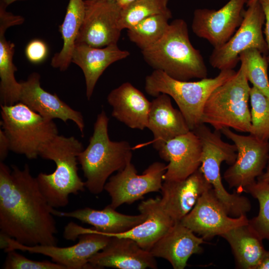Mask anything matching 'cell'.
<instances>
[{
	"instance_id": "obj_1",
	"label": "cell",
	"mask_w": 269,
	"mask_h": 269,
	"mask_svg": "<svg viewBox=\"0 0 269 269\" xmlns=\"http://www.w3.org/2000/svg\"><path fill=\"white\" fill-rule=\"evenodd\" d=\"M54 209L27 164L10 170L0 162V234L26 246L57 245Z\"/></svg>"
},
{
	"instance_id": "obj_2",
	"label": "cell",
	"mask_w": 269,
	"mask_h": 269,
	"mask_svg": "<svg viewBox=\"0 0 269 269\" xmlns=\"http://www.w3.org/2000/svg\"><path fill=\"white\" fill-rule=\"evenodd\" d=\"M141 53L154 70H161L175 79L188 81L207 78L203 57L191 44L187 23L182 19L173 20L163 36L141 50Z\"/></svg>"
},
{
	"instance_id": "obj_3",
	"label": "cell",
	"mask_w": 269,
	"mask_h": 269,
	"mask_svg": "<svg viewBox=\"0 0 269 269\" xmlns=\"http://www.w3.org/2000/svg\"><path fill=\"white\" fill-rule=\"evenodd\" d=\"M83 150L82 143L74 136L59 134L40 148L39 156L56 164L52 173L40 172L36 177L41 192L53 208L65 207L70 195L84 191L85 182L79 177L78 168V156Z\"/></svg>"
},
{
	"instance_id": "obj_4",
	"label": "cell",
	"mask_w": 269,
	"mask_h": 269,
	"mask_svg": "<svg viewBox=\"0 0 269 269\" xmlns=\"http://www.w3.org/2000/svg\"><path fill=\"white\" fill-rule=\"evenodd\" d=\"M109 120L104 110L98 115L89 144L78 156L85 187L93 194L101 193L110 176L124 169L132 158L133 148L128 141L110 139Z\"/></svg>"
},
{
	"instance_id": "obj_5",
	"label": "cell",
	"mask_w": 269,
	"mask_h": 269,
	"mask_svg": "<svg viewBox=\"0 0 269 269\" xmlns=\"http://www.w3.org/2000/svg\"><path fill=\"white\" fill-rule=\"evenodd\" d=\"M236 72L233 69L221 70L214 78L192 82L178 80L161 70H154L145 77L144 89L153 97L165 94L171 97L192 131L202 124L203 109L212 93Z\"/></svg>"
},
{
	"instance_id": "obj_6",
	"label": "cell",
	"mask_w": 269,
	"mask_h": 269,
	"mask_svg": "<svg viewBox=\"0 0 269 269\" xmlns=\"http://www.w3.org/2000/svg\"><path fill=\"white\" fill-rule=\"evenodd\" d=\"M251 87L247 78L244 64L230 79L217 87L205 105L202 123L221 131L225 128L250 133L251 111L249 108Z\"/></svg>"
},
{
	"instance_id": "obj_7",
	"label": "cell",
	"mask_w": 269,
	"mask_h": 269,
	"mask_svg": "<svg viewBox=\"0 0 269 269\" xmlns=\"http://www.w3.org/2000/svg\"><path fill=\"white\" fill-rule=\"evenodd\" d=\"M2 130L6 134L10 150L36 159L41 146L58 134L57 126L18 102L12 105H0Z\"/></svg>"
},
{
	"instance_id": "obj_8",
	"label": "cell",
	"mask_w": 269,
	"mask_h": 269,
	"mask_svg": "<svg viewBox=\"0 0 269 269\" xmlns=\"http://www.w3.org/2000/svg\"><path fill=\"white\" fill-rule=\"evenodd\" d=\"M242 23L236 32L223 45L214 48L209 63L219 70L233 69L238 63L239 55L251 48L268 56V48L263 35L265 15L258 1L247 6Z\"/></svg>"
},
{
	"instance_id": "obj_9",
	"label": "cell",
	"mask_w": 269,
	"mask_h": 269,
	"mask_svg": "<svg viewBox=\"0 0 269 269\" xmlns=\"http://www.w3.org/2000/svg\"><path fill=\"white\" fill-rule=\"evenodd\" d=\"M220 132L233 142L237 149V158L223 177L230 188H235L241 194L263 173L269 157V142L250 134H239L228 128Z\"/></svg>"
},
{
	"instance_id": "obj_10",
	"label": "cell",
	"mask_w": 269,
	"mask_h": 269,
	"mask_svg": "<svg viewBox=\"0 0 269 269\" xmlns=\"http://www.w3.org/2000/svg\"><path fill=\"white\" fill-rule=\"evenodd\" d=\"M79 242L71 246L59 247L57 245H36L29 246L16 242L13 239L0 234V248L5 252L19 250L31 254H39L50 258L52 262L64 266L66 269H93L89 259L102 250L110 241L111 237L94 232L91 228L90 233L79 237Z\"/></svg>"
},
{
	"instance_id": "obj_11",
	"label": "cell",
	"mask_w": 269,
	"mask_h": 269,
	"mask_svg": "<svg viewBox=\"0 0 269 269\" xmlns=\"http://www.w3.org/2000/svg\"><path fill=\"white\" fill-rule=\"evenodd\" d=\"M166 165L160 162L150 164L142 174L131 162L111 176L104 186L111 199L109 204L116 209L124 204H131L142 199L145 194L160 191Z\"/></svg>"
},
{
	"instance_id": "obj_12",
	"label": "cell",
	"mask_w": 269,
	"mask_h": 269,
	"mask_svg": "<svg viewBox=\"0 0 269 269\" xmlns=\"http://www.w3.org/2000/svg\"><path fill=\"white\" fill-rule=\"evenodd\" d=\"M248 0H229L216 10L197 8L193 13L191 28L198 37L207 40L214 48L226 42L243 22Z\"/></svg>"
},
{
	"instance_id": "obj_13",
	"label": "cell",
	"mask_w": 269,
	"mask_h": 269,
	"mask_svg": "<svg viewBox=\"0 0 269 269\" xmlns=\"http://www.w3.org/2000/svg\"><path fill=\"white\" fill-rule=\"evenodd\" d=\"M85 2L84 17L75 43L95 47L117 44L122 31L119 25L122 8L116 1Z\"/></svg>"
},
{
	"instance_id": "obj_14",
	"label": "cell",
	"mask_w": 269,
	"mask_h": 269,
	"mask_svg": "<svg viewBox=\"0 0 269 269\" xmlns=\"http://www.w3.org/2000/svg\"><path fill=\"white\" fill-rule=\"evenodd\" d=\"M204 240L210 239L248 224L246 215L232 217L216 197L212 188L205 192L180 222Z\"/></svg>"
},
{
	"instance_id": "obj_15",
	"label": "cell",
	"mask_w": 269,
	"mask_h": 269,
	"mask_svg": "<svg viewBox=\"0 0 269 269\" xmlns=\"http://www.w3.org/2000/svg\"><path fill=\"white\" fill-rule=\"evenodd\" d=\"M40 75L33 72L26 80L20 81L19 102L46 119H59L64 123L70 120L73 122L83 136L85 123L81 113L73 109L56 94H51L43 89L40 85Z\"/></svg>"
},
{
	"instance_id": "obj_16",
	"label": "cell",
	"mask_w": 269,
	"mask_h": 269,
	"mask_svg": "<svg viewBox=\"0 0 269 269\" xmlns=\"http://www.w3.org/2000/svg\"><path fill=\"white\" fill-rule=\"evenodd\" d=\"M212 188L200 167L184 179L164 180L161 202L174 223L180 222L206 191Z\"/></svg>"
},
{
	"instance_id": "obj_17",
	"label": "cell",
	"mask_w": 269,
	"mask_h": 269,
	"mask_svg": "<svg viewBox=\"0 0 269 269\" xmlns=\"http://www.w3.org/2000/svg\"><path fill=\"white\" fill-rule=\"evenodd\" d=\"M155 258L133 239L112 236L106 246L89 259V263L93 269H155L157 268Z\"/></svg>"
},
{
	"instance_id": "obj_18",
	"label": "cell",
	"mask_w": 269,
	"mask_h": 269,
	"mask_svg": "<svg viewBox=\"0 0 269 269\" xmlns=\"http://www.w3.org/2000/svg\"><path fill=\"white\" fill-rule=\"evenodd\" d=\"M157 151L161 159L168 162L163 181L184 179L201 165V142L192 131L169 140Z\"/></svg>"
},
{
	"instance_id": "obj_19",
	"label": "cell",
	"mask_w": 269,
	"mask_h": 269,
	"mask_svg": "<svg viewBox=\"0 0 269 269\" xmlns=\"http://www.w3.org/2000/svg\"><path fill=\"white\" fill-rule=\"evenodd\" d=\"M130 53L121 49L117 44L95 47L82 43H75L72 62L82 70L85 80L86 95L90 100L96 84L104 71L112 64L127 58Z\"/></svg>"
},
{
	"instance_id": "obj_20",
	"label": "cell",
	"mask_w": 269,
	"mask_h": 269,
	"mask_svg": "<svg viewBox=\"0 0 269 269\" xmlns=\"http://www.w3.org/2000/svg\"><path fill=\"white\" fill-rule=\"evenodd\" d=\"M205 243L181 222L175 223L169 231L153 245L150 252L155 258L168 261L174 269H183L189 258L202 252Z\"/></svg>"
},
{
	"instance_id": "obj_21",
	"label": "cell",
	"mask_w": 269,
	"mask_h": 269,
	"mask_svg": "<svg viewBox=\"0 0 269 269\" xmlns=\"http://www.w3.org/2000/svg\"><path fill=\"white\" fill-rule=\"evenodd\" d=\"M147 128L153 138L138 146L151 143L156 150L169 140L190 131L180 111L173 108L170 97L165 94H159L151 102Z\"/></svg>"
},
{
	"instance_id": "obj_22",
	"label": "cell",
	"mask_w": 269,
	"mask_h": 269,
	"mask_svg": "<svg viewBox=\"0 0 269 269\" xmlns=\"http://www.w3.org/2000/svg\"><path fill=\"white\" fill-rule=\"evenodd\" d=\"M107 101L116 119L133 129L147 128L151 102L131 83L125 82L112 90Z\"/></svg>"
},
{
	"instance_id": "obj_23",
	"label": "cell",
	"mask_w": 269,
	"mask_h": 269,
	"mask_svg": "<svg viewBox=\"0 0 269 269\" xmlns=\"http://www.w3.org/2000/svg\"><path fill=\"white\" fill-rule=\"evenodd\" d=\"M54 216L73 218L94 227V232L112 236L124 233L143 222L146 215L142 212L137 215L120 213L110 205L102 210L85 207L69 212H61L55 209Z\"/></svg>"
},
{
	"instance_id": "obj_24",
	"label": "cell",
	"mask_w": 269,
	"mask_h": 269,
	"mask_svg": "<svg viewBox=\"0 0 269 269\" xmlns=\"http://www.w3.org/2000/svg\"><path fill=\"white\" fill-rule=\"evenodd\" d=\"M146 215L144 221L131 230L112 236L123 237L134 240L141 248L150 251L153 245L172 227L174 223L164 210L161 198L142 201L138 207Z\"/></svg>"
},
{
	"instance_id": "obj_25",
	"label": "cell",
	"mask_w": 269,
	"mask_h": 269,
	"mask_svg": "<svg viewBox=\"0 0 269 269\" xmlns=\"http://www.w3.org/2000/svg\"><path fill=\"white\" fill-rule=\"evenodd\" d=\"M230 245L239 268L256 269L266 250L263 239L249 223L221 236Z\"/></svg>"
},
{
	"instance_id": "obj_26",
	"label": "cell",
	"mask_w": 269,
	"mask_h": 269,
	"mask_svg": "<svg viewBox=\"0 0 269 269\" xmlns=\"http://www.w3.org/2000/svg\"><path fill=\"white\" fill-rule=\"evenodd\" d=\"M85 11V0H69L63 21L59 26L63 46L51 61V65L61 71H66L72 62V53Z\"/></svg>"
},
{
	"instance_id": "obj_27",
	"label": "cell",
	"mask_w": 269,
	"mask_h": 269,
	"mask_svg": "<svg viewBox=\"0 0 269 269\" xmlns=\"http://www.w3.org/2000/svg\"><path fill=\"white\" fill-rule=\"evenodd\" d=\"M0 32V102L12 105L19 101L21 84L15 77L17 68L13 62L15 45Z\"/></svg>"
},
{
	"instance_id": "obj_28",
	"label": "cell",
	"mask_w": 269,
	"mask_h": 269,
	"mask_svg": "<svg viewBox=\"0 0 269 269\" xmlns=\"http://www.w3.org/2000/svg\"><path fill=\"white\" fill-rule=\"evenodd\" d=\"M172 13L147 17L127 29L129 39L141 50L158 42L166 32Z\"/></svg>"
},
{
	"instance_id": "obj_29",
	"label": "cell",
	"mask_w": 269,
	"mask_h": 269,
	"mask_svg": "<svg viewBox=\"0 0 269 269\" xmlns=\"http://www.w3.org/2000/svg\"><path fill=\"white\" fill-rule=\"evenodd\" d=\"M239 60L244 64L247 78L253 86L262 92L269 100V80L267 55L255 48L247 49L239 55Z\"/></svg>"
},
{
	"instance_id": "obj_30",
	"label": "cell",
	"mask_w": 269,
	"mask_h": 269,
	"mask_svg": "<svg viewBox=\"0 0 269 269\" xmlns=\"http://www.w3.org/2000/svg\"><path fill=\"white\" fill-rule=\"evenodd\" d=\"M169 0H136L122 8L120 28L129 29L140 20L152 15L171 12Z\"/></svg>"
},
{
	"instance_id": "obj_31",
	"label": "cell",
	"mask_w": 269,
	"mask_h": 269,
	"mask_svg": "<svg viewBox=\"0 0 269 269\" xmlns=\"http://www.w3.org/2000/svg\"><path fill=\"white\" fill-rule=\"evenodd\" d=\"M250 99L251 127L250 134L263 141L269 139V100L259 89L252 86Z\"/></svg>"
},
{
	"instance_id": "obj_32",
	"label": "cell",
	"mask_w": 269,
	"mask_h": 269,
	"mask_svg": "<svg viewBox=\"0 0 269 269\" xmlns=\"http://www.w3.org/2000/svg\"><path fill=\"white\" fill-rule=\"evenodd\" d=\"M244 192L257 199L260 206L258 215L249 220V224L263 240H269V183L257 180Z\"/></svg>"
},
{
	"instance_id": "obj_33",
	"label": "cell",
	"mask_w": 269,
	"mask_h": 269,
	"mask_svg": "<svg viewBox=\"0 0 269 269\" xmlns=\"http://www.w3.org/2000/svg\"><path fill=\"white\" fill-rule=\"evenodd\" d=\"M7 253L3 268L5 269H66L64 266L48 261H37L29 259L16 252Z\"/></svg>"
},
{
	"instance_id": "obj_34",
	"label": "cell",
	"mask_w": 269,
	"mask_h": 269,
	"mask_svg": "<svg viewBox=\"0 0 269 269\" xmlns=\"http://www.w3.org/2000/svg\"><path fill=\"white\" fill-rule=\"evenodd\" d=\"M25 55L28 61L33 64H39L44 62L49 54V47L43 40L34 38L26 44Z\"/></svg>"
},
{
	"instance_id": "obj_35",
	"label": "cell",
	"mask_w": 269,
	"mask_h": 269,
	"mask_svg": "<svg viewBox=\"0 0 269 269\" xmlns=\"http://www.w3.org/2000/svg\"><path fill=\"white\" fill-rule=\"evenodd\" d=\"M7 6L1 1L0 2V32H5L6 29L12 26L19 25L24 21L23 17L8 12Z\"/></svg>"
},
{
	"instance_id": "obj_36",
	"label": "cell",
	"mask_w": 269,
	"mask_h": 269,
	"mask_svg": "<svg viewBox=\"0 0 269 269\" xmlns=\"http://www.w3.org/2000/svg\"><path fill=\"white\" fill-rule=\"evenodd\" d=\"M265 15V28L264 33L268 48V59L269 63V0H258Z\"/></svg>"
},
{
	"instance_id": "obj_37",
	"label": "cell",
	"mask_w": 269,
	"mask_h": 269,
	"mask_svg": "<svg viewBox=\"0 0 269 269\" xmlns=\"http://www.w3.org/2000/svg\"><path fill=\"white\" fill-rule=\"evenodd\" d=\"M10 150V145L8 139L4 132L0 130V160L3 162L6 158L8 151Z\"/></svg>"
},
{
	"instance_id": "obj_38",
	"label": "cell",
	"mask_w": 269,
	"mask_h": 269,
	"mask_svg": "<svg viewBox=\"0 0 269 269\" xmlns=\"http://www.w3.org/2000/svg\"><path fill=\"white\" fill-rule=\"evenodd\" d=\"M256 269H269V251H266Z\"/></svg>"
},
{
	"instance_id": "obj_39",
	"label": "cell",
	"mask_w": 269,
	"mask_h": 269,
	"mask_svg": "<svg viewBox=\"0 0 269 269\" xmlns=\"http://www.w3.org/2000/svg\"><path fill=\"white\" fill-rule=\"evenodd\" d=\"M257 179L258 180L269 183V157L268 159V165L266 172L263 173Z\"/></svg>"
},
{
	"instance_id": "obj_40",
	"label": "cell",
	"mask_w": 269,
	"mask_h": 269,
	"mask_svg": "<svg viewBox=\"0 0 269 269\" xmlns=\"http://www.w3.org/2000/svg\"><path fill=\"white\" fill-rule=\"evenodd\" d=\"M135 0H118L116 2L123 8Z\"/></svg>"
},
{
	"instance_id": "obj_41",
	"label": "cell",
	"mask_w": 269,
	"mask_h": 269,
	"mask_svg": "<svg viewBox=\"0 0 269 269\" xmlns=\"http://www.w3.org/2000/svg\"><path fill=\"white\" fill-rule=\"evenodd\" d=\"M1 0L6 6H8L10 4L17 1V0Z\"/></svg>"
},
{
	"instance_id": "obj_42",
	"label": "cell",
	"mask_w": 269,
	"mask_h": 269,
	"mask_svg": "<svg viewBox=\"0 0 269 269\" xmlns=\"http://www.w3.org/2000/svg\"><path fill=\"white\" fill-rule=\"evenodd\" d=\"M89 1H117L118 0H86Z\"/></svg>"
},
{
	"instance_id": "obj_43",
	"label": "cell",
	"mask_w": 269,
	"mask_h": 269,
	"mask_svg": "<svg viewBox=\"0 0 269 269\" xmlns=\"http://www.w3.org/2000/svg\"><path fill=\"white\" fill-rule=\"evenodd\" d=\"M258 0H248L247 3L246 5L247 6H249L250 5L257 2Z\"/></svg>"
}]
</instances>
